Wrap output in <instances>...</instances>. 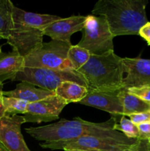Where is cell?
Listing matches in <instances>:
<instances>
[{
    "label": "cell",
    "mask_w": 150,
    "mask_h": 151,
    "mask_svg": "<svg viewBox=\"0 0 150 151\" xmlns=\"http://www.w3.org/2000/svg\"><path fill=\"white\" fill-rule=\"evenodd\" d=\"M147 4V0H99L91 13L105 18L113 38L138 35L141 28L148 22Z\"/></svg>",
    "instance_id": "obj_1"
},
{
    "label": "cell",
    "mask_w": 150,
    "mask_h": 151,
    "mask_svg": "<svg viewBox=\"0 0 150 151\" xmlns=\"http://www.w3.org/2000/svg\"><path fill=\"white\" fill-rule=\"evenodd\" d=\"M118 121L114 116L104 122L95 123L75 117L72 120L61 119L50 125L25 128L35 140L43 142L69 141L84 136H114L121 134L113 129Z\"/></svg>",
    "instance_id": "obj_2"
},
{
    "label": "cell",
    "mask_w": 150,
    "mask_h": 151,
    "mask_svg": "<svg viewBox=\"0 0 150 151\" xmlns=\"http://www.w3.org/2000/svg\"><path fill=\"white\" fill-rule=\"evenodd\" d=\"M12 18L13 28L7 43L24 58L42 44L46 27L61 19L57 16L25 11L15 5Z\"/></svg>",
    "instance_id": "obj_3"
},
{
    "label": "cell",
    "mask_w": 150,
    "mask_h": 151,
    "mask_svg": "<svg viewBox=\"0 0 150 151\" xmlns=\"http://www.w3.org/2000/svg\"><path fill=\"white\" fill-rule=\"evenodd\" d=\"M88 84V90L116 91L123 88V58L114 51L101 55H91L88 61L77 71Z\"/></svg>",
    "instance_id": "obj_4"
},
{
    "label": "cell",
    "mask_w": 150,
    "mask_h": 151,
    "mask_svg": "<svg viewBox=\"0 0 150 151\" xmlns=\"http://www.w3.org/2000/svg\"><path fill=\"white\" fill-rule=\"evenodd\" d=\"M138 139H129L123 134L114 136H84L69 141L41 142L40 146L50 150L85 149L97 151H121L138 142Z\"/></svg>",
    "instance_id": "obj_5"
},
{
    "label": "cell",
    "mask_w": 150,
    "mask_h": 151,
    "mask_svg": "<svg viewBox=\"0 0 150 151\" xmlns=\"http://www.w3.org/2000/svg\"><path fill=\"white\" fill-rule=\"evenodd\" d=\"M12 81H25L43 89L54 91L63 82L70 81L88 88L82 74L72 69H50L45 68L24 67Z\"/></svg>",
    "instance_id": "obj_6"
},
{
    "label": "cell",
    "mask_w": 150,
    "mask_h": 151,
    "mask_svg": "<svg viewBox=\"0 0 150 151\" xmlns=\"http://www.w3.org/2000/svg\"><path fill=\"white\" fill-rule=\"evenodd\" d=\"M71 45V43L58 40L43 42L24 57V67L72 69L71 64L68 59V52Z\"/></svg>",
    "instance_id": "obj_7"
},
{
    "label": "cell",
    "mask_w": 150,
    "mask_h": 151,
    "mask_svg": "<svg viewBox=\"0 0 150 151\" xmlns=\"http://www.w3.org/2000/svg\"><path fill=\"white\" fill-rule=\"evenodd\" d=\"M82 37L76 45L93 55H101L113 51V36L105 18L95 15L86 16L82 29Z\"/></svg>",
    "instance_id": "obj_8"
},
{
    "label": "cell",
    "mask_w": 150,
    "mask_h": 151,
    "mask_svg": "<svg viewBox=\"0 0 150 151\" xmlns=\"http://www.w3.org/2000/svg\"><path fill=\"white\" fill-rule=\"evenodd\" d=\"M68 103L57 95L29 103L24 114L25 122L41 123L57 120Z\"/></svg>",
    "instance_id": "obj_9"
},
{
    "label": "cell",
    "mask_w": 150,
    "mask_h": 151,
    "mask_svg": "<svg viewBox=\"0 0 150 151\" xmlns=\"http://www.w3.org/2000/svg\"><path fill=\"white\" fill-rule=\"evenodd\" d=\"M23 116H4L0 119V142L8 151H31L21 134Z\"/></svg>",
    "instance_id": "obj_10"
},
{
    "label": "cell",
    "mask_w": 150,
    "mask_h": 151,
    "mask_svg": "<svg viewBox=\"0 0 150 151\" xmlns=\"http://www.w3.org/2000/svg\"><path fill=\"white\" fill-rule=\"evenodd\" d=\"M121 91V89L116 91L88 90L87 95L79 103L104 111L117 119V116L121 117L123 115Z\"/></svg>",
    "instance_id": "obj_11"
},
{
    "label": "cell",
    "mask_w": 150,
    "mask_h": 151,
    "mask_svg": "<svg viewBox=\"0 0 150 151\" xmlns=\"http://www.w3.org/2000/svg\"><path fill=\"white\" fill-rule=\"evenodd\" d=\"M123 66L124 73H126L123 79L124 88L150 86V59L124 58Z\"/></svg>",
    "instance_id": "obj_12"
},
{
    "label": "cell",
    "mask_w": 150,
    "mask_h": 151,
    "mask_svg": "<svg viewBox=\"0 0 150 151\" xmlns=\"http://www.w3.org/2000/svg\"><path fill=\"white\" fill-rule=\"evenodd\" d=\"M86 16H72L66 19H60L51 22L45 27L44 35L51 40H58L71 43V37L74 32L82 31L85 24Z\"/></svg>",
    "instance_id": "obj_13"
},
{
    "label": "cell",
    "mask_w": 150,
    "mask_h": 151,
    "mask_svg": "<svg viewBox=\"0 0 150 151\" xmlns=\"http://www.w3.org/2000/svg\"><path fill=\"white\" fill-rule=\"evenodd\" d=\"M24 68V58L12 48L10 52H3L0 48V82L13 81L18 72Z\"/></svg>",
    "instance_id": "obj_14"
},
{
    "label": "cell",
    "mask_w": 150,
    "mask_h": 151,
    "mask_svg": "<svg viewBox=\"0 0 150 151\" xmlns=\"http://www.w3.org/2000/svg\"><path fill=\"white\" fill-rule=\"evenodd\" d=\"M3 95L4 97L20 99L28 102L29 103H32L46 98L50 96L55 95V94L54 91L43 89L39 87L35 86L33 84L22 81L18 83L13 90L3 91Z\"/></svg>",
    "instance_id": "obj_15"
},
{
    "label": "cell",
    "mask_w": 150,
    "mask_h": 151,
    "mask_svg": "<svg viewBox=\"0 0 150 151\" xmlns=\"http://www.w3.org/2000/svg\"><path fill=\"white\" fill-rule=\"evenodd\" d=\"M57 97L64 100L69 104L70 103H79L88 94V88L70 81L63 82L54 91Z\"/></svg>",
    "instance_id": "obj_16"
},
{
    "label": "cell",
    "mask_w": 150,
    "mask_h": 151,
    "mask_svg": "<svg viewBox=\"0 0 150 151\" xmlns=\"http://www.w3.org/2000/svg\"><path fill=\"white\" fill-rule=\"evenodd\" d=\"M121 96L123 104V115L129 116L132 114L150 111V105L138 97L127 92L126 88H122Z\"/></svg>",
    "instance_id": "obj_17"
},
{
    "label": "cell",
    "mask_w": 150,
    "mask_h": 151,
    "mask_svg": "<svg viewBox=\"0 0 150 151\" xmlns=\"http://www.w3.org/2000/svg\"><path fill=\"white\" fill-rule=\"evenodd\" d=\"M14 4L10 0H0V37L7 40L13 28V7Z\"/></svg>",
    "instance_id": "obj_18"
},
{
    "label": "cell",
    "mask_w": 150,
    "mask_h": 151,
    "mask_svg": "<svg viewBox=\"0 0 150 151\" xmlns=\"http://www.w3.org/2000/svg\"><path fill=\"white\" fill-rule=\"evenodd\" d=\"M90 56L91 54L88 50L77 45H71L68 52V59L71 64L72 69L76 71L81 69L88 61Z\"/></svg>",
    "instance_id": "obj_19"
},
{
    "label": "cell",
    "mask_w": 150,
    "mask_h": 151,
    "mask_svg": "<svg viewBox=\"0 0 150 151\" xmlns=\"http://www.w3.org/2000/svg\"><path fill=\"white\" fill-rule=\"evenodd\" d=\"M29 103L20 99L13 97H3V105L4 108L5 116H15L19 114H24L26 111Z\"/></svg>",
    "instance_id": "obj_20"
},
{
    "label": "cell",
    "mask_w": 150,
    "mask_h": 151,
    "mask_svg": "<svg viewBox=\"0 0 150 151\" xmlns=\"http://www.w3.org/2000/svg\"><path fill=\"white\" fill-rule=\"evenodd\" d=\"M113 129L122 133L129 139H138L139 137V131L138 126L133 123L126 116L122 115L119 122L115 124Z\"/></svg>",
    "instance_id": "obj_21"
},
{
    "label": "cell",
    "mask_w": 150,
    "mask_h": 151,
    "mask_svg": "<svg viewBox=\"0 0 150 151\" xmlns=\"http://www.w3.org/2000/svg\"><path fill=\"white\" fill-rule=\"evenodd\" d=\"M128 93L138 97L143 101L150 105V86H142L139 87H132L126 88Z\"/></svg>",
    "instance_id": "obj_22"
},
{
    "label": "cell",
    "mask_w": 150,
    "mask_h": 151,
    "mask_svg": "<svg viewBox=\"0 0 150 151\" xmlns=\"http://www.w3.org/2000/svg\"><path fill=\"white\" fill-rule=\"evenodd\" d=\"M128 117H129V119L136 125L144 122H150V111L130 115Z\"/></svg>",
    "instance_id": "obj_23"
},
{
    "label": "cell",
    "mask_w": 150,
    "mask_h": 151,
    "mask_svg": "<svg viewBox=\"0 0 150 151\" xmlns=\"http://www.w3.org/2000/svg\"><path fill=\"white\" fill-rule=\"evenodd\" d=\"M121 151H150V140L138 139L136 144Z\"/></svg>",
    "instance_id": "obj_24"
},
{
    "label": "cell",
    "mask_w": 150,
    "mask_h": 151,
    "mask_svg": "<svg viewBox=\"0 0 150 151\" xmlns=\"http://www.w3.org/2000/svg\"><path fill=\"white\" fill-rule=\"evenodd\" d=\"M139 131L138 139L150 140V122H144L137 125Z\"/></svg>",
    "instance_id": "obj_25"
},
{
    "label": "cell",
    "mask_w": 150,
    "mask_h": 151,
    "mask_svg": "<svg viewBox=\"0 0 150 151\" xmlns=\"http://www.w3.org/2000/svg\"><path fill=\"white\" fill-rule=\"evenodd\" d=\"M138 35L142 37L146 41L148 45L150 46V22H147L141 28Z\"/></svg>",
    "instance_id": "obj_26"
},
{
    "label": "cell",
    "mask_w": 150,
    "mask_h": 151,
    "mask_svg": "<svg viewBox=\"0 0 150 151\" xmlns=\"http://www.w3.org/2000/svg\"><path fill=\"white\" fill-rule=\"evenodd\" d=\"M3 83L0 82V119L5 116V112H4V105H3Z\"/></svg>",
    "instance_id": "obj_27"
},
{
    "label": "cell",
    "mask_w": 150,
    "mask_h": 151,
    "mask_svg": "<svg viewBox=\"0 0 150 151\" xmlns=\"http://www.w3.org/2000/svg\"><path fill=\"white\" fill-rule=\"evenodd\" d=\"M64 151H97V150H85V149H73V150H66Z\"/></svg>",
    "instance_id": "obj_28"
},
{
    "label": "cell",
    "mask_w": 150,
    "mask_h": 151,
    "mask_svg": "<svg viewBox=\"0 0 150 151\" xmlns=\"http://www.w3.org/2000/svg\"><path fill=\"white\" fill-rule=\"evenodd\" d=\"M0 151H8L5 148V147L3 145V144L1 142H0Z\"/></svg>",
    "instance_id": "obj_29"
},
{
    "label": "cell",
    "mask_w": 150,
    "mask_h": 151,
    "mask_svg": "<svg viewBox=\"0 0 150 151\" xmlns=\"http://www.w3.org/2000/svg\"><path fill=\"white\" fill-rule=\"evenodd\" d=\"M1 37H0V40H1Z\"/></svg>",
    "instance_id": "obj_30"
}]
</instances>
